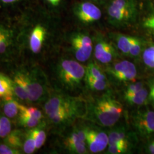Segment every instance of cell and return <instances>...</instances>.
<instances>
[{"label":"cell","mask_w":154,"mask_h":154,"mask_svg":"<svg viewBox=\"0 0 154 154\" xmlns=\"http://www.w3.org/2000/svg\"><path fill=\"white\" fill-rule=\"evenodd\" d=\"M11 130V123L10 119L4 114H0V140H3Z\"/></svg>","instance_id":"cell-26"},{"label":"cell","mask_w":154,"mask_h":154,"mask_svg":"<svg viewBox=\"0 0 154 154\" xmlns=\"http://www.w3.org/2000/svg\"><path fill=\"white\" fill-rule=\"evenodd\" d=\"M23 151L21 149L14 148L6 143H0V154H21Z\"/></svg>","instance_id":"cell-31"},{"label":"cell","mask_w":154,"mask_h":154,"mask_svg":"<svg viewBox=\"0 0 154 154\" xmlns=\"http://www.w3.org/2000/svg\"><path fill=\"white\" fill-rule=\"evenodd\" d=\"M149 93L148 90L144 87L140 91L135 93L125 95L124 97L127 102L131 105H144L149 98Z\"/></svg>","instance_id":"cell-16"},{"label":"cell","mask_w":154,"mask_h":154,"mask_svg":"<svg viewBox=\"0 0 154 154\" xmlns=\"http://www.w3.org/2000/svg\"><path fill=\"white\" fill-rule=\"evenodd\" d=\"M143 88H144V84L142 82H138L133 83L127 87L125 92V95H130V94L135 93L139 91H140Z\"/></svg>","instance_id":"cell-32"},{"label":"cell","mask_w":154,"mask_h":154,"mask_svg":"<svg viewBox=\"0 0 154 154\" xmlns=\"http://www.w3.org/2000/svg\"><path fill=\"white\" fill-rule=\"evenodd\" d=\"M132 125L138 134L144 138L154 135V111L149 108L139 109L132 116Z\"/></svg>","instance_id":"cell-6"},{"label":"cell","mask_w":154,"mask_h":154,"mask_svg":"<svg viewBox=\"0 0 154 154\" xmlns=\"http://www.w3.org/2000/svg\"><path fill=\"white\" fill-rule=\"evenodd\" d=\"M94 55L102 63H109L116 57V51L113 46L103 39H100L95 46Z\"/></svg>","instance_id":"cell-11"},{"label":"cell","mask_w":154,"mask_h":154,"mask_svg":"<svg viewBox=\"0 0 154 154\" xmlns=\"http://www.w3.org/2000/svg\"><path fill=\"white\" fill-rule=\"evenodd\" d=\"M36 149V146L34 138L33 137V134L31 132L30 129L25 132V137L23 143L22 151L24 154H32Z\"/></svg>","instance_id":"cell-22"},{"label":"cell","mask_w":154,"mask_h":154,"mask_svg":"<svg viewBox=\"0 0 154 154\" xmlns=\"http://www.w3.org/2000/svg\"><path fill=\"white\" fill-rule=\"evenodd\" d=\"M86 76L106 80V77L101 68L95 62H90L86 68Z\"/></svg>","instance_id":"cell-24"},{"label":"cell","mask_w":154,"mask_h":154,"mask_svg":"<svg viewBox=\"0 0 154 154\" xmlns=\"http://www.w3.org/2000/svg\"><path fill=\"white\" fill-rule=\"evenodd\" d=\"M24 137L25 132H22L20 130H11L2 140L4 143L22 151Z\"/></svg>","instance_id":"cell-15"},{"label":"cell","mask_w":154,"mask_h":154,"mask_svg":"<svg viewBox=\"0 0 154 154\" xmlns=\"http://www.w3.org/2000/svg\"><path fill=\"white\" fill-rule=\"evenodd\" d=\"M146 152L149 154H154V139L149 142L146 146Z\"/></svg>","instance_id":"cell-34"},{"label":"cell","mask_w":154,"mask_h":154,"mask_svg":"<svg viewBox=\"0 0 154 154\" xmlns=\"http://www.w3.org/2000/svg\"><path fill=\"white\" fill-rule=\"evenodd\" d=\"M134 37L125 35H119L116 39V43L118 49L126 55H129L131 45Z\"/></svg>","instance_id":"cell-23"},{"label":"cell","mask_w":154,"mask_h":154,"mask_svg":"<svg viewBox=\"0 0 154 154\" xmlns=\"http://www.w3.org/2000/svg\"><path fill=\"white\" fill-rule=\"evenodd\" d=\"M20 0H0V3L6 5H11L18 3Z\"/></svg>","instance_id":"cell-35"},{"label":"cell","mask_w":154,"mask_h":154,"mask_svg":"<svg viewBox=\"0 0 154 154\" xmlns=\"http://www.w3.org/2000/svg\"><path fill=\"white\" fill-rule=\"evenodd\" d=\"M130 146L121 144H109L107 149V154H126L128 151Z\"/></svg>","instance_id":"cell-29"},{"label":"cell","mask_w":154,"mask_h":154,"mask_svg":"<svg viewBox=\"0 0 154 154\" xmlns=\"http://www.w3.org/2000/svg\"><path fill=\"white\" fill-rule=\"evenodd\" d=\"M11 79L12 91L14 97H16L20 100L25 102L28 103L29 97L28 92L21 79L14 74Z\"/></svg>","instance_id":"cell-13"},{"label":"cell","mask_w":154,"mask_h":154,"mask_svg":"<svg viewBox=\"0 0 154 154\" xmlns=\"http://www.w3.org/2000/svg\"><path fill=\"white\" fill-rule=\"evenodd\" d=\"M70 42L77 60L79 62L88 60L93 51V43L90 37L83 33H77L72 36Z\"/></svg>","instance_id":"cell-7"},{"label":"cell","mask_w":154,"mask_h":154,"mask_svg":"<svg viewBox=\"0 0 154 154\" xmlns=\"http://www.w3.org/2000/svg\"><path fill=\"white\" fill-rule=\"evenodd\" d=\"M18 122L20 126L26 128L27 129H30L38 126L42 123L41 121L29 116L28 114L22 112H20L18 116Z\"/></svg>","instance_id":"cell-21"},{"label":"cell","mask_w":154,"mask_h":154,"mask_svg":"<svg viewBox=\"0 0 154 154\" xmlns=\"http://www.w3.org/2000/svg\"><path fill=\"white\" fill-rule=\"evenodd\" d=\"M107 72L116 81L122 82L135 81L137 70L135 65L128 61L118 62L107 69Z\"/></svg>","instance_id":"cell-8"},{"label":"cell","mask_w":154,"mask_h":154,"mask_svg":"<svg viewBox=\"0 0 154 154\" xmlns=\"http://www.w3.org/2000/svg\"><path fill=\"white\" fill-rule=\"evenodd\" d=\"M109 145L112 144H121L130 146L128 136L126 131L122 129L113 130L108 134Z\"/></svg>","instance_id":"cell-18"},{"label":"cell","mask_w":154,"mask_h":154,"mask_svg":"<svg viewBox=\"0 0 154 154\" xmlns=\"http://www.w3.org/2000/svg\"><path fill=\"white\" fill-rule=\"evenodd\" d=\"M14 41L13 30L4 25L0 33V58L6 57L11 53Z\"/></svg>","instance_id":"cell-12"},{"label":"cell","mask_w":154,"mask_h":154,"mask_svg":"<svg viewBox=\"0 0 154 154\" xmlns=\"http://www.w3.org/2000/svg\"><path fill=\"white\" fill-rule=\"evenodd\" d=\"M75 14L78 18L83 23H92L99 20L102 16L100 9L91 2H82L77 6Z\"/></svg>","instance_id":"cell-10"},{"label":"cell","mask_w":154,"mask_h":154,"mask_svg":"<svg viewBox=\"0 0 154 154\" xmlns=\"http://www.w3.org/2000/svg\"><path fill=\"white\" fill-rule=\"evenodd\" d=\"M86 135V127H73L63 139L62 144L63 149L71 154H87Z\"/></svg>","instance_id":"cell-5"},{"label":"cell","mask_w":154,"mask_h":154,"mask_svg":"<svg viewBox=\"0 0 154 154\" xmlns=\"http://www.w3.org/2000/svg\"><path fill=\"white\" fill-rule=\"evenodd\" d=\"M148 98L151 102H152L153 100H154V83H153L151 86L150 91L149 93Z\"/></svg>","instance_id":"cell-36"},{"label":"cell","mask_w":154,"mask_h":154,"mask_svg":"<svg viewBox=\"0 0 154 154\" xmlns=\"http://www.w3.org/2000/svg\"><path fill=\"white\" fill-rule=\"evenodd\" d=\"M20 112L28 114L41 121L44 117L41 111L35 107H26L21 104L20 105Z\"/></svg>","instance_id":"cell-28"},{"label":"cell","mask_w":154,"mask_h":154,"mask_svg":"<svg viewBox=\"0 0 154 154\" xmlns=\"http://www.w3.org/2000/svg\"><path fill=\"white\" fill-rule=\"evenodd\" d=\"M20 103L14 97L3 99L2 110L4 114L9 119L16 118L20 114Z\"/></svg>","instance_id":"cell-14"},{"label":"cell","mask_w":154,"mask_h":154,"mask_svg":"<svg viewBox=\"0 0 154 154\" xmlns=\"http://www.w3.org/2000/svg\"><path fill=\"white\" fill-rule=\"evenodd\" d=\"M46 1L49 4H50L51 5L56 6H58L60 4L61 0H46Z\"/></svg>","instance_id":"cell-37"},{"label":"cell","mask_w":154,"mask_h":154,"mask_svg":"<svg viewBox=\"0 0 154 154\" xmlns=\"http://www.w3.org/2000/svg\"><path fill=\"white\" fill-rule=\"evenodd\" d=\"M23 84L28 94V103H39L49 97V83L44 72L37 67H22L14 73Z\"/></svg>","instance_id":"cell-2"},{"label":"cell","mask_w":154,"mask_h":154,"mask_svg":"<svg viewBox=\"0 0 154 154\" xmlns=\"http://www.w3.org/2000/svg\"><path fill=\"white\" fill-rule=\"evenodd\" d=\"M55 75L59 84L67 91L80 88L85 77L86 69L78 62L70 59H62L55 66Z\"/></svg>","instance_id":"cell-3"},{"label":"cell","mask_w":154,"mask_h":154,"mask_svg":"<svg viewBox=\"0 0 154 154\" xmlns=\"http://www.w3.org/2000/svg\"><path fill=\"white\" fill-rule=\"evenodd\" d=\"M144 26L146 28L154 30V17L146 20L144 22Z\"/></svg>","instance_id":"cell-33"},{"label":"cell","mask_w":154,"mask_h":154,"mask_svg":"<svg viewBox=\"0 0 154 154\" xmlns=\"http://www.w3.org/2000/svg\"><path fill=\"white\" fill-rule=\"evenodd\" d=\"M45 125L42 122L38 126L30 128L31 132L34 138L36 149H39L44 144L46 139V132L45 129Z\"/></svg>","instance_id":"cell-19"},{"label":"cell","mask_w":154,"mask_h":154,"mask_svg":"<svg viewBox=\"0 0 154 154\" xmlns=\"http://www.w3.org/2000/svg\"><path fill=\"white\" fill-rule=\"evenodd\" d=\"M142 51V42L139 39L134 37L129 51V55L132 57H138Z\"/></svg>","instance_id":"cell-30"},{"label":"cell","mask_w":154,"mask_h":154,"mask_svg":"<svg viewBox=\"0 0 154 154\" xmlns=\"http://www.w3.org/2000/svg\"><path fill=\"white\" fill-rule=\"evenodd\" d=\"M48 31L42 24L34 25L29 30L28 37L29 49L33 54H39L46 39Z\"/></svg>","instance_id":"cell-9"},{"label":"cell","mask_w":154,"mask_h":154,"mask_svg":"<svg viewBox=\"0 0 154 154\" xmlns=\"http://www.w3.org/2000/svg\"><path fill=\"white\" fill-rule=\"evenodd\" d=\"M121 103L110 93L87 102L86 118L100 126L111 127L116 125L123 112Z\"/></svg>","instance_id":"cell-1"},{"label":"cell","mask_w":154,"mask_h":154,"mask_svg":"<svg viewBox=\"0 0 154 154\" xmlns=\"http://www.w3.org/2000/svg\"><path fill=\"white\" fill-rule=\"evenodd\" d=\"M85 79L86 80V83L88 84V88L93 90L103 91L106 90L108 86V84L106 80L97 79L86 75Z\"/></svg>","instance_id":"cell-25"},{"label":"cell","mask_w":154,"mask_h":154,"mask_svg":"<svg viewBox=\"0 0 154 154\" xmlns=\"http://www.w3.org/2000/svg\"><path fill=\"white\" fill-rule=\"evenodd\" d=\"M136 8L133 0H112L108 8V15L111 21L125 23L132 20Z\"/></svg>","instance_id":"cell-4"},{"label":"cell","mask_w":154,"mask_h":154,"mask_svg":"<svg viewBox=\"0 0 154 154\" xmlns=\"http://www.w3.org/2000/svg\"><path fill=\"white\" fill-rule=\"evenodd\" d=\"M0 97L10 98L14 97L12 91L11 78L0 72Z\"/></svg>","instance_id":"cell-17"},{"label":"cell","mask_w":154,"mask_h":154,"mask_svg":"<svg viewBox=\"0 0 154 154\" xmlns=\"http://www.w3.org/2000/svg\"><path fill=\"white\" fill-rule=\"evenodd\" d=\"M142 58L145 65L149 69L154 70V45L144 50Z\"/></svg>","instance_id":"cell-27"},{"label":"cell","mask_w":154,"mask_h":154,"mask_svg":"<svg viewBox=\"0 0 154 154\" xmlns=\"http://www.w3.org/2000/svg\"><path fill=\"white\" fill-rule=\"evenodd\" d=\"M90 132H91L95 141L97 143L99 152H102L109 145V137L108 134L106 132L97 130V129L88 128Z\"/></svg>","instance_id":"cell-20"}]
</instances>
